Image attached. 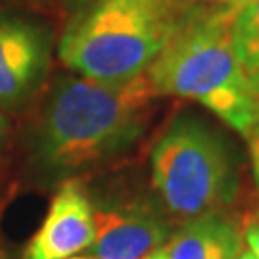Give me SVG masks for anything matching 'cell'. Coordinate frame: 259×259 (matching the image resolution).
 I'll use <instances>...</instances> for the list:
<instances>
[{
	"mask_svg": "<svg viewBox=\"0 0 259 259\" xmlns=\"http://www.w3.org/2000/svg\"><path fill=\"white\" fill-rule=\"evenodd\" d=\"M146 73L125 84L81 75L54 83L31 140L38 179L60 181L127 154L144 135L156 100Z\"/></svg>",
	"mask_w": 259,
	"mask_h": 259,
	"instance_id": "1",
	"label": "cell"
},
{
	"mask_svg": "<svg viewBox=\"0 0 259 259\" xmlns=\"http://www.w3.org/2000/svg\"><path fill=\"white\" fill-rule=\"evenodd\" d=\"M232 16L234 6H190L146 77L157 96L198 100L246 137L259 119V94L234 50Z\"/></svg>",
	"mask_w": 259,
	"mask_h": 259,
	"instance_id": "2",
	"label": "cell"
},
{
	"mask_svg": "<svg viewBox=\"0 0 259 259\" xmlns=\"http://www.w3.org/2000/svg\"><path fill=\"white\" fill-rule=\"evenodd\" d=\"M188 0H94L65 27L58 56L73 73L125 84L148 71Z\"/></svg>",
	"mask_w": 259,
	"mask_h": 259,
	"instance_id": "3",
	"label": "cell"
},
{
	"mask_svg": "<svg viewBox=\"0 0 259 259\" xmlns=\"http://www.w3.org/2000/svg\"><path fill=\"white\" fill-rule=\"evenodd\" d=\"M150 183L159 205L181 223L219 213L240 188V157L232 142L198 113L169 121L150 154Z\"/></svg>",
	"mask_w": 259,
	"mask_h": 259,
	"instance_id": "4",
	"label": "cell"
},
{
	"mask_svg": "<svg viewBox=\"0 0 259 259\" xmlns=\"http://www.w3.org/2000/svg\"><path fill=\"white\" fill-rule=\"evenodd\" d=\"M94 259H144L173 234L171 217L154 196L131 194L93 200Z\"/></svg>",
	"mask_w": 259,
	"mask_h": 259,
	"instance_id": "5",
	"label": "cell"
},
{
	"mask_svg": "<svg viewBox=\"0 0 259 259\" xmlns=\"http://www.w3.org/2000/svg\"><path fill=\"white\" fill-rule=\"evenodd\" d=\"M50 52L40 23L0 12V110H18L33 98L48 73Z\"/></svg>",
	"mask_w": 259,
	"mask_h": 259,
	"instance_id": "6",
	"label": "cell"
},
{
	"mask_svg": "<svg viewBox=\"0 0 259 259\" xmlns=\"http://www.w3.org/2000/svg\"><path fill=\"white\" fill-rule=\"evenodd\" d=\"M93 240V200L79 181L65 179L50 202L40 229L23 251V259H69L91 250Z\"/></svg>",
	"mask_w": 259,
	"mask_h": 259,
	"instance_id": "7",
	"label": "cell"
},
{
	"mask_svg": "<svg viewBox=\"0 0 259 259\" xmlns=\"http://www.w3.org/2000/svg\"><path fill=\"white\" fill-rule=\"evenodd\" d=\"M242 248L238 225L219 211L181 223L163 251L167 259H234Z\"/></svg>",
	"mask_w": 259,
	"mask_h": 259,
	"instance_id": "8",
	"label": "cell"
},
{
	"mask_svg": "<svg viewBox=\"0 0 259 259\" xmlns=\"http://www.w3.org/2000/svg\"><path fill=\"white\" fill-rule=\"evenodd\" d=\"M231 31L242 71L259 94V0H246L234 6Z\"/></svg>",
	"mask_w": 259,
	"mask_h": 259,
	"instance_id": "9",
	"label": "cell"
},
{
	"mask_svg": "<svg viewBox=\"0 0 259 259\" xmlns=\"http://www.w3.org/2000/svg\"><path fill=\"white\" fill-rule=\"evenodd\" d=\"M244 139L248 140V148H250V159H251V169H253V177L255 183L259 185V119L251 125V129L246 133Z\"/></svg>",
	"mask_w": 259,
	"mask_h": 259,
	"instance_id": "10",
	"label": "cell"
},
{
	"mask_svg": "<svg viewBox=\"0 0 259 259\" xmlns=\"http://www.w3.org/2000/svg\"><path fill=\"white\" fill-rule=\"evenodd\" d=\"M242 236H244V244H246L259 259V221L250 223V225L246 227V231H244Z\"/></svg>",
	"mask_w": 259,
	"mask_h": 259,
	"instance_id": "11",
	"label": "cell"
},
{
	"mask_svg": "<svg viewBox=\"0 0 259 259\" xmlns=\"http://www.w3.org/2000/svg\"><path fill=\"white\" fill-rule=\"evenodd\" d=\"M202 2H209V4H215V6H238L244 0H202Z\"/></svg>",
	"mask_w": 259,
	"mask_h": 259,
	"instance_id": "12",
	"label": "cell"
},
{
	"mask_svg": "<svg viewBox=\"0 0 259 259\" xmlns=\"http://www.w3.org/2000/svg\"><path fill=\"white\" fill-rule=\"evenodd\" d=\"M6 131H8V121H6V117H4L2 111H0V148H2L4 139H6Z\"/></svg>",
	"mask_w": 259,
	"mask_h": 259,
	"instance_id": "13",
	"label": "cell"
},
{
	"mask_svg": "<svg viewBox=\"0 0 259 259\" xmlns=\"http://www.w3.org/2000/svg\"><path fill=\"white\" fill-rule=\"evenodd\" d=\"M234 259H257V255H255V253H253V251H251L250 248L244 244V248H242L240 253H238Z\"/></svg>",
	"mask_w": 259,
	"mask_h": 259,
	"instance_id": "14",
	"label": "cell"
},
{
	"mask_svg": "<svg viewBox=\"0 0 259 259\" xmlns=\"http://www.w3.org/2000/svg\"><path fill=\"white\" fill-rule=\"evenodd\" d=\"M144 259H167V257H165V251H163V248H159L157 251L150 253L148 257H144Z\"/></svg>",
	"mask_w": 259,
	"mask_h": 259,
	"instance_id": "15",
	"label": "cell"
},
{
	"mask_svg": "<svg viewBox=\"0 0 259 259\" xmlns=\"http://www.w3.org/2000/svg\"><path fill=\"white\" fill-rule=\"evenodd\" d=\"M67 2H71V4H77V6H87V4H91V2H94V0H67Z\"/></svg>",
	"mask_w": 259,
	"mask_h": 259,
	"instance_id": "16",
	"label": "cell"
},
{
	"mask_svg": "<svg viewBox=\"0 0 259 259\" xmlns=\"http://www.w3.org/2000/svg\"><path fill=\"white\" fill-rule=\"evenodd\" d=\"M69 259H94V257H91V255H89V257H77V255H73V257H69Z\"/></svg>",
	"mask_w": 259,
	"mask_h": 259,
	"instance_id": "17",
	"label": "cell"
},
{
	"mask_svg": "<svg viewBox=\"0 0 259 259\" xmlns=\"http://www.w3.org/2000/svg\"><path fill=\"white\" fill-rule=\"evenodd\" d=\"M244 2H246V0H244Z\"/></svg>",
	"mask_w": 259,
	"mask_h": 259,
	"instance_id": "18",
	"label": "cell"
}]
</instances>
